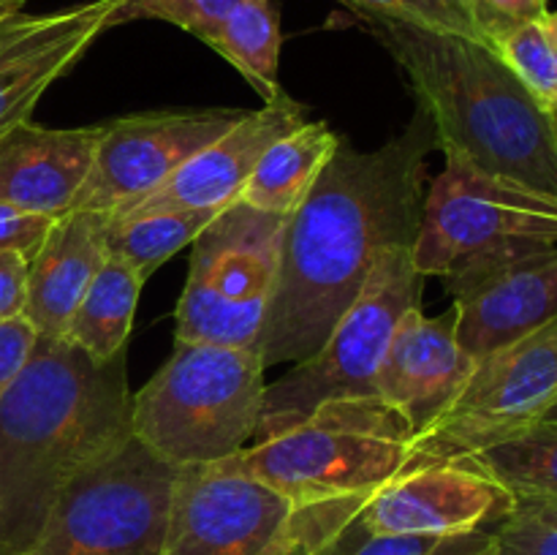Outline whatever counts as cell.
<instances>
[{"label": "cell", "instance_id": "cell-10", "mask_svg": "<svg viewBox=\"0 0 557 555\" xmlns=\"http://www.w3.org/2000/svg\"><path fill=\"white\" fill-rule=\"evenodd\" d=\"M544 245H557V201L446 161L424 196L411 261L422 278L444 281L476 261Z\"/></svg>", "mask_w": 557, "mask_h": 555}, {"label": "cell", "instance_id": "cell-6", "mask_svg": "<svg viewBox=\"0 0 557 555\" xmlns=\"http://www.w3.org/2000/svg\"><path fill=\"white\" fill-rule=\"evenodd\" d=\"M364 501L297 506L226 460L183 466L161 555H310L335 536Z\"/></svg>", "mask_w": 557, "mask_h": 555}, {"label": "cell", "instance_id": "cell-25", "mask_svg": "<svg viewBox=\"0 0 557 555\" xmlns=\"http://www.w3.org/2000/svg\"><path fill=\"white\" fill-rule=\"evenodd\" d=\"M341 3L362 14L368 22H389V25L487 44L466 0H341Z\"/></svg>", "mask_w": 557, "mask_h": 555}, {"label": "cell", "instance_id": "cell-17", "mask_svg": "<svg viewBox=\"0 0 557 555\" xmlns=\"http://www.w3.org/2000/svg\"><path fill=\"white\" fill-rule=\"evenodd\" d=\"M305 123V109L286 92L245 114L234 128L196 152L161 188L131 210H223L243 196L256 163L281 136ZM120 212V215H125ZM114 218V215H109Z\"/></svg>", "mask_w": 557, "mask_h": 555}, {"label": "cell", "instance_id": "cell-27", "mask_svg": "<svg viewBox=\"0 0 557 555\" xmlns=\"http://www.w3.org/2000/svg\"><path fill=\"white\" fill-rule=\"evenodd\" d=\"M237 3L239 0H125L112 16V27L131 20H163L210 44Z\"/></svg>", "mask_w": 557, "mask_h": 555}, {"label": "cell", "instance_id": "cell-14", "mask_svg": "<svg viewBox=\"0 0 557 555\" xmlns=\"http://www.w3.org/2000/svg\"><path fill=\"white\" fill-rule=\"evenodd\" d=\"M515 498L468 460H435L411 468L364 501L357 517L370 533L451 536L495 528Z\"/></svg>", "mask_w": 557, "mask_h": 555}, {"label": "cell", "instance_id": "cell-9", "mask_svg": "<svg viewBox=\"0 0 557 555\" xmlns=\"http://www.w3.org/2000/svg\"><path fill=\"white\" fill-rule=\"evenodd\" d=\"M177 477L131 433L60 493L22 555H161Z\"/></svg>", "mask_w": 557, "mask_h": 555}, {"label": "cell", "instance_id": "cell-37", "mask_svg": "<svg viewBox=\"0 0 557 555\" xmlns=\"http://www.w3.org/2000/svg\"><path fill=\"white\" fill-rule=\"evenodd\" d=\"M544 30H547V36H549V41H553V47L557 49V11H549L547 16H544Z\"/></svg>", "mask_w": 557, "mask_h": 555}, {"label": "cell", "instance_id": "cell-26", "mask_svg": "<svg viewBox=\"0 0 557 555\" xmlns=\"http://www.w3.org/2000/svg\"><path fill=\"white\" fill-rule=\"evenodd\" d=\"M542 22L515 27L495 44V49L547 107H557V49Z\"/></svg>", "mask_w": 557, "mask_h": 555}, {"label": "cell", "instance_id": "cell-18", "mask_svg": "<svg viewBox=\"0 0 557 555\" xmlns=\"http://www.w3.org/2000/svg\"><path fill=\"white\" fill-rule=\"evenodd\" d=\"M101 125L44 128L25 123L0 139V201L60 218L74 207L101 141Z\"/></svg>", "mask_w": 557, "mask_h": 555}, {"label": "cell", "instance_id": "cell-2", "mask_svg": "<svg viewBox=\"0 0 557 555\" xmlns=\"http://www.w3.org/2000/svg\"><path fill=\"white\" fill-rule=\"evenodd\" d=\"M128 348L92 359L65 337L38 335L0 397V555H22L54 501L131 435Z\"/></svg>", "mask_w": 557, "mask_h": 555}, {"label": "cell", "instance_id": "cell-21", "mask_svg": "<svg viewBox=\"0 0 557 555\" xmlns=\"http://www.w3.org/2000/svg\"><path fill=\"white\" fill-rule=\"evenodd\" d=\"M145 278L117 256H107L103 267L87 286L65 341L79 346L92 359L103 362L128 348L131 324L139 305Z\"/></svg>", "mask_w": 557, "mask_h": 555}, {"label": "cell", "instance_id": "cell-32", "mask_svg": "<svg viewBox=\"0 0 557 555\" xmlns=\"http://www.w3.org/2000/svg\"><path fill=\"white\" fill-rule=\"evenodd\" d=\"M36 326L25 316L0 321V397L14 384L16 375L22 373V368L30 359L33 348H36Z\"/></svg>", "mask_w": 557, "mask_h": 555}, {"label": "cell", "instance_id": "cell-38", "mask_svg": "<svg viewBox=\"0 0 557 555\" xmlns=\"http://www.w3.org/2000/svg\"><path fill=\"white\" fill-rule=\"evenodd\" d=\"M542 419H544V422H557V400L547 408V411H544Z\"/></svg>", "mask_w": 557, "mask_h": 555}, {"label": "cell", "instance_id": "cell-28", "mask_svg": "<svg viewBox=\"0 0 557 555\" xmlns=\"http://www.w3.org/2000/svg\"><path fill=\"white\" fill-rule=\"evenodd\" d=\"M435 536H397V533H370L357 515L326 539L310 555H428Z\"/></svg>", "mask_w": 557, "mask_h": 555}, {"label": "cell", "instance_id": "cell-31", "mask_svg": "<svg viewBox=\"0 0 557 555\" xmlns=\"http://www.w3.org/2000/svg\"><path fill=\"white\" fill-rule=\"evenodd\" d=\"M54 218L41 215V212H27L22 207L0 201V254L14 250L25 259H33L41 248L44 237L52 229Z\"/></svg>", "mask_w": 557, "mask_h": 555}, {"label": "cell", "instance_id": "cell-30", "mask_svg": "<svg viewBox=\"0 0 557 555\" xmlns=\"http://www.w3.org/2000/svg\"><path fill=\"white\" fill-rule=\"evenodd\" d=\"M466 5L490 47L515 27L542 22L549 14L547 0H466Z\"/></svg>", "mask_w": 557, "mask_h": 555}, {"label": "cell", "instance_id": "cell-29", "mask_svg": "<svg viewBox=\"0 0 557 555\" xmlns=\"http://www.w3.org/2000/svg\"><path fill=\"white\" fill-rule=\"evenodd\" d=\"M493 533L500 555H557V522L517 506L493 528Z\"/></svg>", "mask_w": 557, "mask_h": 555}, {"label": "cell", "instance_id": "cell-19", "mask_svg": "<svg viewBox=\"0 0 557 555\" xmlns=\"http://www.w3.org/2000/svg\"><path fill=\"white\" fill-rule=\"evenodd\" d=\"M109 218L69 210L54 218L41 248L27 264L25 319L44 337H65L87 286L107 261Z\"/></svg>", "mask_w": 557, "mask_h": 555}, {"label": "cell", "instance_id": "cell-5", "mask_svg": "<svg viewBox=\"0 0 557 555\" xmlns=\"http://www.w3.org/2000/svg\"><path fill=\"white\" fill-rule=\"evenodd\" d=\"M256 348L174 341L172 357L131 397V433L172 466H205L253 441L264 400Z\"/></svg>", "mask_w": 557, "mask_h": 555}, {"label": "cell", "instance_id": "cell-4", "mask_svg": "<svg viewBox=\"0 0 557 555\" xmlns=\"http://www.w3.org/2000/svg\"><path fill=\"white\" fill-rule=\"evenodd\" d=\"M226 462L297 506L370 498L419 466L411 424L379 395L324 403L302 422L253 441Z\"/></svg>", "mask_w": 557, "mask_h": 555}, {"label": "cell", "instance_id": "cell-20", "mask_svg": "<svg viewBox=\"0 0 557 555\" xmlns=\"http://www.w3.org/2000/svg\"><path fill=\"white\" fill-rule=\"evenodd\" d=\"M341 139L326 123L305 120L261 156L239 199L256 210L288 218L310 194Z\"/></svg>", "mask_w": 557, "mask_h": 555}, {"label": "cell", "instance_id": "cell-35", "mask_svg": "<svg viewBox=\"0 0 557 555\" xmlns=\"http://www.w3.org/2000/svg\"><path fill=\"white\" fill-rule=\"evenodd\" d=\"M515 506L531 511V515L544 517V520L557 522V501H517Z\"/></svg>", "mask_w": 557, "mask_h": 555}, {"label": "cell", "instance_id": "cell-16", "mask_svg": "<svg viewBox=\"0 0 557 555\" xmlns=\"http://www.w3.org/2000/svg\"><path fill=\"white\" fill-rule=\"evenodd\" d=\"M473 365L457 343L455 308L433 319L422 308H411L386 348L375 375V395L403 414L417 439L466 386Z\"/></svg>", "mask_w": 557, "mask_h": 555}, {"label": "cell", "instance_id": "cell-36", "mask_svg": "<svg viewBox=\"0 0 557 555\" xmlns=\"http://www.w3.org/2000/svg\"><path fill=\"white\" fill-rule=\"evenodd\" d=\"M22 3H25V0H0V25H3L5 20H11V16L20 14Z\"/></svg>", "mask_w": 557, "mask_h": 555}, {"label": "cell", "instance_id": "cell-3", "mask_svg": "<svg viewBox=\"0 0 557 555\" xmlns=\"http://www.w3.org/2000/svg\"><path fill=\"white\" fill-rule=\"evenodd\" d=\"M373 27L406 71L446 161L557 201L553 114L498 49L389 22Z\"/></svg>", "mask_w": 557, "mask_h": 555}, {"label": "cell", "instance_id": "cell-12", "mask_svg": "<svg viewBox=\"0 0 557 555\" xmlns=\"http://www.w3.org/2000/svg\"><path fill=\"white\" fill-rule=\"evenodd\" d=\"M245 114V109H172L109 120L71 210L103 215L131 210Z\"/></svg>", "mask_w": 557, "mask_h": 555}, {"label": "cell", "instance_id": "cell-22", "mask_svg": "<svg viewBox=\"0 0 557 555\" xmlns=\"http://www.w3.org/2000/svg\"><path fill=\"white\" fill-rule=\"evenodd\" d=\"M517 501H557V422L528 424L520 433L462 457Z\"/></svg>", "mask_w": 557, "mask_h": 555}, {"label": "cell", "instance_id": "cell-8", "mask_svg": "<svg viewBox=\"0 0 557 555\" xmlns=\"http://www.w3.org/2000/svg\"><path fill=\"white\" fill-rule=\"evenodd\" d=\"M286 218L243 199L223 207L190 243L174 341L256 348L270 310Z\"/></svg>", "mask_w": 557, "mask_h": 555}, {"label": "cell", "instance_id": "cell-33", "mask_svg": "<svg viewBox=\"0 0 557 555\" xmlns=\"http://www.w3.org/2000/svg\"><path fill=\"white\" fill-rule=\"evenodd\" d=\"M27 264H30V259L14 254V250L0 254V321L25 316Z\"/></svg>", "mask_w": 557, "mask_h": 555}, {"label": "cell", "instance_id": "cell-24", "mask_svg": "<svg viewBox=\"0 0 557 555\" xmlns=\"http://www.w3.org/2000/svg\"><path fill=\"white\" fill-rule=\"evenodd\" d=\"M207 47L234 65L264 101L283 96L277 85L281 16L272 0H239Z\"/></svg>", "mask_w": 557, "mask_h": 555}, {"label": "cell", "instance_id": "cell-1", "mask_svg": "<svg viewBox=\"0 0 557 555\" xmlns=\"http://www.w3.org/2000/svg\"><path fill=\"white\" fill-rule=\"evenodd\" d=\"M433 147L435 131L422 109L379 150H357L341 139L310 194L286 218L259 337L264 368L313 357L359 297L381 254L413 245Z\"/></svg>", "mask_w": 557, "mask_h": 555}, {"label": "cell", "instance_id": "cell-34", "mask_svg": "<svg viewBox=\"0 0 557 555\" xmlns=\"http://www.w3.org/2000/svg\"><path fill=\"white\" fill-rule=\"evenodd\" d=\"M428 555H500L493 528L441 536Z\"/></svg>", "mask_w": 557, "mask_h": 555}, {"label": "cell", "instance_id": "cell-13", "mask_svg": "<svg viewBox=\"0 0 557 555\" xmlns=\"http://www.w3.org/2000/svg\"><path fill=\"white\" fill-rule=\"evenodd\" d=\"M462 351L479 362L557 316V245L476 261L444 278Z\"/></svg>", "mask_w": 557, "mask_h": 555}, {"label": "cell", "instance_id": "cell-7", "mask_svg": "<svg viewBox=\"0 0 557 555\" xmlns=\"http://www.w3.org/2000/svg\"><path fill=\"white\" fill-rule=\"evenodd\" d=\"M422 286L424 278L411 261V245L384 250L324 346L275 384H267L253 441L302 422L330 400L375 397V375L392 335L403 316L419 308Z\"/></svg>", "mask_w": 557, "mask_h": 555}, {"label": "cell", "instance_id": "cell-39", "mask_svg": "<svg viewBox=\"0 0 557 555\" xmlns=\"http://www.w3.org/2000/svg\"><path fill=\"white\" fill-rule=\"evenodd\" d=\"M549 114H553V125H555V136H557V107H549Z\"/></svg>", "mask_w": 557, "mask_h": 555}, {"label": "cell", "instance_id": "cell-11", "mask_svg": "<svg viewBox=\"0 0 557 555\" xmlns=\"http://www.w3.org/2000/svg\"><path fill=\"white\" fill-rule=\"evenodd\" d=\"M555 400L557 316L479 359L455 400L413 439V455L419 466L471 457L539 422Z\"/></svg>", "mask_w": 557, "mask_h": 555}, {"label": "cell", "instance_id": "cell-15", "mask_svg": "<svg viewBox=\"0 0 557 555\" xmlns=\"http://www.w3.org/2000/svg\"><path fill=\"white\" fill-rule=\"evenodd\" d=\"M125 0H90L52 14H16L0 25V139L30 123L38 98L112 27Z\"/></svg>", "mask_w": 557, "mask_h": 555}, {"label": "cell", "instance_id": "cell-23", "mask_svg": "<svg viewBox=\"0 0 557 555\" xmlns=\"http://www.w3.org/2000/svg\"><path fill=\"white\" fill-rule=\"evenodd\" d=\"M221 210H134L109 218L107 254L134 267L141 278L194 243Z\"/></svg>", "mask_w": 557, "mask_h": 555}]
</instances>
